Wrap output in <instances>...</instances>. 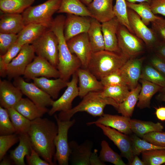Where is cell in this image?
Listing matches in <instances>:
<instances>
[{
  "mask_svg": "<svg viewBox=\"0 0 165 165\" xmlns=\"http://www.w3.org/2000/svg\"><path fill=\"white\" fill-rule=\"evenodd\" d=\"M113 2V0H93L86 6L92 17L102 23L115 17Z\"/></svg>",
  "mask_w": 165,
  "mask_h": 165,
  "instance_id": "cell-22",
  "label": "cell"
},
{
  "mask_svg": "<svg viewBox=\"0 0 165 165\" xmlns=\"http://www.w3.org/2000/svg\"><path fill=\"white\" fill-rule=\"evenodd\" d=\"M35 53L31 44L24 45L16 56L6 65L8 78L11 79L24 75L27 67L35 57Z\"/></svg>",
  "mask_w": 165,
  "mask_h": 165,
  "instance_id": "cell-9",
  "label": "cell"
},
{
  "mask_svg": "<svg viewBox=\"0 0 165 165\" xmlns=\"http://www.w3.org/2000/svg\"><path fill=\"white\" fill-rule=\"evenodd\" d=\"M117 35L121 53L129 59L135 58L143 51L141 40L119 23Z\"/></svg>",
  "mask_w": 165,
  "mask_h": 165,
  "instance_id": "cell-8",
  "label": "cell"
},
{
  "mask_svg": "<svg viewBox=\"0 0 165 165\" xmlns=\"http://www.w3.org/2000/svg\"><path fill=\"white\" fill-rule=\"evenodd\" d=\"M25 26L22 14L2 13L0 16V33L18 34Z\"/></svg>",
  "mask_w": 165,
  "mask_h": 165,
  "instance_id": "cell-26",
  "label": "cell"
},
{
  "mask_svg": "<svg viewBox=\"0 0 165 165\" xmlns=\"http://www.w3.org/2000/svg\"><path fill=\"white\" fill-rule=\"evenodd\" d=\"M58 13H66L92 17L87 6L80 0H62Z\"/></svg>",
  "mask_w": 165,
  "mask_h": 165,
  "instance_id": "cell-31",
  "label": "cell"
},
{
  "mask_svg": "<svg viewBox=\"0 0 165 165\" xmlns=\"http://www.w3.org/2000/svg\"><path fill=\"white\" fill-rule=\"evenodd\" d=\"M19 140L18 134L16 133L10 134L0 135V161L5 156L8 150Z\"/></svg>",
  "mask_w": 165,
  "mask_h": 165,
  "instance_id": "cell-45",
  "label": "cell"
},
{
  "mask_svg": "<svg viewBox=\"0 0 165 165\" xmlns=\"http://www.w3.org/2000/svg\"><path fill=\"white\" fill-rule=\"evenodd\" d=\"M0 161V165H10L11 164L10 160L5 156Z\"/></svg>",
  "mask_w": 165,
  "mask_h": 165,
  "instance_id": "cell-58",
  "label": "cell"
},
{
  "mask_svg": "<svg viewBox=\"0 0 165 165\" xmlns=\"http://www.w3.org/2000/svg\"><path fill=\"white\" fill-rule=\"evenodd\" d=\"M126 2L132 3H136L137 2H145L150 4L152 0H125Z\"/></svg>",
  "mask_w": 165,
  "mask_h": 165,
  "instance_id": "cell-59",
  "label": "cell"
},
{
  "mask_svg": "<svg viewBox=\"0 0 165 165\" xmlns=\"http://www.w3.org/2000/svg\"><path fill=\"white\" fill-rule=\"evenodd\" d=\"M151 61L152 66L165 77V61L156 56Z\"/></svg>",
  "mask_w": 165,
  "mask_h": 165,
  "instance_id": "cell-52",
  "label": "cell"
},
{
  "mask_svg": "<svg viewBox=\"0 0 165 165\" xmlns=\"http://www.w3.org/2000/svg\"><path fill=\"white\" fill-rule=\"evenodd\" d=\"M95 125L100 128L104 134L114 143L120 150L122 156L127 160L130 165L134 156L131 137L109 127L98 123Z\"/></svg>",
  "mask_w": 165,
  "mask_h": 165,
  "instance_id": "cell-11",
  "label": "cell"
},
{
  "mask_svg": "<svg viewBox=\"0 0 165 165\" xmlns=\"http://www.w3.org/2000/svg\"><path fill=\"white\" fill-rule=\"evenodd\" d=\"M143 61L142 58H134L129 59L120 69L130 90L135 88L138 84L141 73Z\"/></svg>",
  "mask_w": 165,
  "mask_h": 165,
  "instance_id": "cell-23",
  "label": "cell"
},
{
  "mask_svg": "<svg viewBox=\"0 0 165 165\" xmlns=\"http://www.w3.org/2000/svg\"><path fill=\"white\" fill-rule=\"evenodd\" d=\"M101 150L99 157L103 162H109L115 165H126L121 156L114 152L108 143L103 140L101 143Z\"/></svg>",
  "mask_w": 165,
  "mask_h": 165,
  "instance_id": "cell-38",
  "label": "cell"
},
{
  "mask_svg": "<svg viewBox=\"0 0 165 165\" xmlns=\"http://www.w3.org/2000/svg\"><path fill=\"white\" fill-rule=\"evenodd\" d=\"M91 17L67 14L64 32L67 42L74 37L83 33H87L90 25Z\"/></svg>",
  "mask_w": 165,
  "mask_h": 165,
  "instance_id": "cell-16",
  "label": "cell"
},
{
  "mask_svg": "<svg viewBox=\"0 0 165 165\" xmlns=\"http://www.w3.org/2000/svg\"><path fill=\"white\" fill-rule=\"evenodd\" d=\"M72 76L71 81L68 82L67 88L64 93L59 98L54 101L51 108L48 111L50 116H52L57 112H65L72 108V102L75 98L79 96V90L76 72Z\"/></svg>",
  "mask_w": 165,
  "mask_h": 165,
  "instance_id": "cell-14",
  "label": "cell"
},
{
  "mask_svg": "<svg viewBox=\"0 0 165 165\" xmlns=\"http://www.w3.org/2000/svg\"><path fill=\"white\" fill-rule=\"evenodd\" d=\"M141 86L138 84L135 88L130 90L124 100L119 104L116 109L119 113L128 117H131L138 100Z\"/></svg>",
  "mask_w": 165,
  "mask_h": 165,
  "instance_id": "cell-32",
  "label": "cell"
},
{
  "mask_svg": "<svg viewBox=\"0 0 165 165\" xmlns=\"http://www.w3.org/2000/svg\"><path fill=\"white\" fill-rule=\"evenodd\" d=\"M156 98L160 101H165V94L161 93L157 96Z\"/></svg>",
  "mask_w": 165,
  "mask_h": 165,
  "instance_id": "cell-60",
  "label": "cell"
},
{
  "mask_svg": "<svg viewBox=\"0 0 165 165\" xmlns=\"http://www.w3.org/2000/svg\"><path fill=\"white\" fill-rule=\"evenodd\" d=\"M58 41V63L57 68L60 78L68 82L70 77L81 67V62L75 54L70 52L64 35V28L58 26L53 31Z\"/></svg>",
  "mask_w": 165,
  "mask_h": 165,
  "instance_id": "cell-4",
  "label": "cell"
},
{
  "mask_svg": "<svg viewBox=\"0 0 165 165\" xmlns=\"http://www.w3.org/2000/svg\"><path fill=\"white\" fill-rule=\"evenodd\" d=\"M143 139L155 145L165 147V131H153L145 134Z\"/></svg>",
  "mask_w": 165,
  "mask_h": 165,
  "instance_id": "cell-47",
  "label": "cell"
},
{
  "mask_svg": "<svg viewBox=\"0 0 165 165\" xmlns=\"http://www.w3.org/2000/svg\"><path fill=\"white\" fill-rule=\"evenodd\" d=\"M119 23L116 17L101 23L105 50L115 53H121L119 46L117 35Z\"/></svg>",
  "mask_w": 165,
  "mask_h": 165,
  "instance_id": "cell-21",
  "label": "cell"
},
{
  "mask_svg": "<svg viewBox=\"0 0 165 165\" xmlns=\"http://www.w3.org/2000/svg\"><path fill=\"white\" fill-rule=\"evenodd\" d=\"M129 88L127 85H117L104 87L100 91L103 97L111 98L118 104L122 102L129 94Z\"/></svg>",
  "mask_w": 165,
  "mask_h": 165,
  "instance_id": "cell-36",
  "label": "cell"
},
{
  "mask_svg": "<svg viewBox=\"0 0 165 165\" xmlns=\"http://www.w3.org/2000/svg\"><path fill=\"white\" fill-rule=\"evenodd\" d=\"M62 0H47L40 4L31 6L22 13L25 25L31 23L45 24L51 25L52 16L57 12Z\"/></svg>",
  "mask_w": 165,
  "mask_h": 165,
  "instance_id": "cell-5",
  "label": "cell"
},
{
  "mask_svg": "<svg viewBox=\"0 0 165 165\" xmlns=\"http://www.w3.org/2000/svg\"><path fill=\"white\" fill-rule=\"evenodd\" d=\"M130 124L132 132L141 138L145 134L152 132L162 131L164 128L159 122L154 123L135 119H130Z\"/></svg>",
  "mask_w": 165,
  "mask_h": 165,
  "instance_id": "cell-33",
  "label": "cell"
},
{
  "mask_svg": "<svg viewBox=\"0 0 165 165\" xmlns=\"http://www.w3.org/2000/svg\"><path fill=\"white\" fill-rule=\"evenodd\" d=\"M126 4L127 7L136 13L143 22L147 26L160 17L153 13L151 9L150 4L148 2H144L136 4L126 2Z\"/></svg>",
  "mask_w": 165,
  "mask_h": 165,
  "instance_id": "cell-35",
  "label": "cell"
},
{
  "mask_svg": "<svg viewBox=\"0 0 165 165\" xmlns=\"http://www.w3.org/2000/svg\"><path fill=\"white\" fill-rule=\"evenodd\" d=\"M157 56L165 61V42H160L156 49Z\"/></svg>",
  "mask_w": 165,
  "mask_h": 165,
  "instance_id": "cell-54",
  "label": "cell"
},
{
  "mask_svg": "<svg viewBox=\"0 0 165 165\" xmlns=\"http://www.w3.org/2000/svg\"><path fill=\"white\" fill-rule=\"evenodd\" d=\"M23 46L15 42L3 55H0L5 64H9L18 55Z\"/></svg>",
  "mask_w": 165,
  "mask_h": 165,
  "instance_id": "cell-49",
  "label": "cell"
},
{
  "mask_svg": "<svg viewBox=\"0 0 165 165\" xmlns=\"http://www.w3.org/2000/svg\"><path fill=\"white\" fill-rule=\"evenodd\" d=\"M27 162L29 165H50L49 163L42 159L38 154L33 148L30 155L26 156Z\"/></svg>",
  "mask_w": 165,
  "mask_h": 165,
  "instance_id": "cell-50",
  "label": "cell"
},
{
  "mask_svg": "<svg viewBox=\"0 0 165 165\" xmlns=\"http://www.w3.org/2000/svg\"><path fill=\"white\" fill-rule=\"evenodd\" d=\"M130 119V117L123 115L104 113L96 121L88 122L86 124L90 126L97 123L100 124L128 135L132 132L131 129Z\"/></svg>",
  "mask_w": 165,
  "mask_h": 165,
  "instance_id": "cell-19",
  "label": "cell"
},
{
  "mask_svg": "<svg viewBox=\"0 0 165 165\" xmlns=\"http://www.w3.org/2000/svg\"><path fill=\"white\" fill-rule=\"evenodd\" d=\"M76 72L79 83V96L80 98L90 92L101 91L103 90L104 86L100 81L87 69L80 68Z\"/></svg>",
  "mask_w": 165,
  "mask_h": 165,
  "instance_id": "cell-18",
  "label": "cell"
},
{
  "mask_svg": "<svg viewBox=\"0 0 165 165\" xmlns=\"http://www.w3.org/2000/svg\"><path fill=\"white\" fill-rule=\"evenodd\" d=\"M155 114L157 118L161 121H165V106L155 108Z\"/></svg>",
  "mask_w": 165,
  "mask_h": 165,
  "instance_id": "cell-55",
  "label": "cell"
},
{
  "mask_svg": "<svg viewBox=\"0 0 165 165\" xmlns=\"http://www.w3.org/2000/svg\"><path fill=\"white\" fill-rule=\"evenodd\" d=\"M16 131L12 123L8 110L0 106V135L14 134Z\"/></svg>",
  "mask_w": 165,
  "mask_h": 165,
  "instance_id": "cell-43",
  "label": "cell"
},
{
  "mask_svg": "<svg viewBox=\"0 0 165 165\" xmlns=\"http://www.w3.org/2000/svg\"><path fill=\"white\" fill-rule=\"evenodd\" d=\"M87 34L93 53L105 50V43L101 23L91 17L90 25Z\"/></svg>",
  "mask_w": 165,
  "mask_h": 165,
  "instance_id": "cell-29",
  "label": "cell"
},
{
  "mask_svg": "<svg viewBox=\"0 0 165 165\" xmlns=\"http://www.w3.org/2000/svg\"><path fill=\"white\" fill-rule=\"evenodd\" d=\"M6 65L0 56V75L2 77H5L7 75Z\"/></svg>",
  "mask_w": 165,
  "mask_h": 165,
  "instance_id": "cell-56",
  "label": "cell"
},
{
  "mask_svg": "<svg viewBox=\"0 0 165 165\" xmlns=\"http://www.w3.org/2000/svg\"><path fill=\"white\" fill-rule=\"evenodd\" d=\"M31 44L37 56L46 59L57 68L58 41L57 36L50 28Z\"/></svg>",
  "mask_w": 165,
  "mask_h": 165,
  "instance_id": "cell-6",
  "label": "cell"
},
{
  "mask_svg": "<svg viewBox=\"0 0 165 165\" xmlns=\"http://www.w3.org/2000/svg\"><path fill=\"white\" fill-rule=\"evenodd\" d=\"M150 5L154 14H160L165 16V0H152Z\"/></svg>",
  "mask_w": 165,
  "mask_h": 165,
  "instance_id": "cell-51",
  "label": "cell"
},
{
  "mask_svg": "<svg viewBox=\"0 0 165 165\" xmlns=\"http://www.w3.org/2000/svg\"><path fill=\"white\" fill-rule=\"evenodd\" d=\"M10 118L17 134L27 133L31 121L20 114L14 108L7 109Z\"/></svg>",
  "mask_w": 165,
  "mask_h": 165,
  "instance_id": "cell-37",
  "label": "cell"
},
{
  "mask_svg": "<svg viewBox=\"0 0 165 165\" xmlns=\"http://www.w3.org/2000/svg\"><path fill=\"white\" fill-rule=\"evenodd\" d=\"M130 165H146L144 162L141 160L138 155L134 156L133 160Z\"/></svg>",
  "mask_w": 165,
  "mask_h": 165,
  "instance_id": "cell-57",
  "label": "cell"
},
{
  "mask_svg": "<svg viewBox=\"0 0 165 165\" xmlns=\"http://www.w3.org/2000/svg\"><path fill=\"white\" fill-rule=\"evenodd\" d=\"M151 23L152 29L159 41L165 42V19L160 17Z\"/></svg>",
  "mask_w": 165,
  "mask_h": 165,
  "instance_id": "cell-48",
  "label": "cell"
},
{
  "mask_svg": "<svg viewBox=\"0 0 165 165\" xmlns=\"http://www.w3.org/2000/svg\"><path fill=\"white\" fill-rule=\"evenodd\" d=\"M54 118L58 127V132L54 140L56 147L54 163L56 164L57 162L60 165H68L70 153L68 141V133L69 129L75 123V120H61L56 115H54Z\"/></svg>",
  "mask_w": 165,
  "mask_h": 165,
  "instance_id": "cell-7",
  "label": "cell"
},
{
  "mask_svg": "<svg viewBox=\"0 0 165 165\" xmlns=\"http://www.w3.org/2000/svg\"><path fill=\"white\" fill-rule=\"evenodd\" d=\"M100 81L104 87L127 85L126 79L120 69L102 78Z\"/></svg>",
  "mask_w": 165,
  "mask_h": 165,
  "instance_id": "cell-44",
  "label": "cell"
},
{
  "mask_svg": "<svg viewBox=\"0 0 165 165\" xmlns=\"http://www.w3.org/2000/svg\"><path fill=\"white\" fill-rule=\"evenodd\" d=\"M70 153L69 162L72 165H90V159L92 152L93 144L86 140L79 145L76 141L69 142Z\"/></svg>",
  "mask_w": 165,
  "mask_h": 165,
  "instance_id": "cell-17",
  "label": "cell"
},
{
  "mask_svg": "<svg viewBox=\"0 0 165 165\" xmlns=\"http://www.w3.org/2000/svg\"><path fill=\"white\" fill-rule=\"evenodd\" d=\"M141 89L138 96L137 107L140 109L149 108L153 96L160 91L162 87L147 80L141 79Z\"/></svg>",
  "mask_w": 165,
  "mask_h": 165,
  "instance_id": "cell-30",
  "label": "cell"
},
{
  "mask_svg": "<svg viewBox=\"0 0 165 165\" xmlns=\"http://www.w3.org/2000/svg\"><path fill=\"white\" fill-rule=\"evenodd\" d=\"M82 101L76 106L65 112H60L57 116L60 120H71L76 113L86 112L94 117H101L104 113V110L108 105L113 106L116 109L119 104L112 99L102 96L99 92H90L84 96Z\"/></svg>",
  "mask_w": 165,
  "mask_h": 165,
  "instance_id": "cell-2",
  "label": "cell"
},
{
  "mask_svg": "<svg viewBox=\"0 0 165 165\" xmlns=\"http://www.w3.org/2000/svg\"><path fill=\"white\" fill-rule=\"evenodd\" d=\"M127 14L129 24L133 33L146 45L151 46L160 42L152 29L143 22L136 13L127 7Z\"/></svg>",
  "mask_w": 165,
  "mask_h": 165,
  "instance_id": "cell-13",
  "label": "cell"
},
{
  "mask_svg": "<svg viewBox=\"0 0 165 165\" xmlns=\"http://www.w3.org/2000/svg\"><path fill=\"white\" fill-rule=\"evenodd\" d=\"M160 91L161 93L165 94V86L162 87Z\"/></svg>",
  "mask_w": 165,
  "mask_h": 165,
  "instance_id": "cell-62",
  "label": "cell"
},
{
  "mask_svg": "<svg viewBox=\"0 0 165 165\" xmlns=\"http://www.w3.org/2000/svg\"><path fill=\"white\" fill-rule=\"evenodd\" d=\"M128 59L122 53L105 50L93 53L87 69L100 80L119 69Z\"/></svg>",
  "mask_w": 165,
  "mask_h": 165,
  "instance_id": "cell-3",
  "label": "cell"
},
{
  "mask_svg": "<svg viewBox=\"0 0 165 165\" xmlns=\"http://www.w3.org/2000/svg\"><path fill=\"white\" fill-rule=\"evenodd\" d=\"M35 2V0H0L2 13L22 14Z\"/></svg>",
  "mask_w": 165,
  "mask_h": 165,
  "instance_id": "cell-34",
  "label": "cell"
},
{
  "mask_svg": "<svg viewBox=\"0 0 165 165\" xmlns=\"http://www.w3.org/2000/svg\"><path fill=\"white\" fill-rule=\"evenodd\" d=\"M51 25L38 23L27 24L17 34L16 42L22 46L27 44H31L50 29Z\"/></svg>",
  "mask_w": 165,
  "mask_h": 165,
  "instance_id": "cell-24",
  "label": "cell"
},
{
  "mask_svg": "<svg viewBox=\"0 0 165 165\" xmlns=\"http://www.w3.org/2000/svg\"><path fill=\"white\" fill-rule=\"evenodd\" d=\"M24 75L25 78L31 79L39 76L55 78L60 77L56 68L46 59L38 56H35L27 67Z\"/></svg>",
  "mask_w": 165,
  "mask_h": 165,
  "instance_id": "cell-15",
  "label": "cell"
},
{
  "mask_svg": "<svg viewBox=\"0 0 165 165\" xmlns=\"http://www.w3.org/2000/svg\"><path fill=\"white\" fill-rule=\"evenodd\" d=\"M71 53L80 60L82 68L87 69L93 51L87 33H83L70 39L67 42Z\"/></svg>",
  "mask_w": 165,
  "mask_h": 165,
  "instance_id": "cell-12",
  "label": "cell"
},
{
  "mask_svg": "<svg viewBox=\"0 0 165 165\" xmlns=\"http://www.w3.org/2000/svg\"><path fill=\"white\" fill-rule=\"evenodd\" d=\"M98 150L94 149L91 154L90 159V165H105V163L100 160L97 154Z\"/></svg>",
  "mask_w": 165,
  "mask_h": 165,
  "instance_id": "cell-53",
  "label": "cell"
},
{
  "mask_svg": "<svg viewBox=\"0 0 165 165\" xmlns=\"http://www.w3.org/2000/svg\"><path fill=\"white\" fill-rule=\"evenodd\" d=\"M14 79V85L37 106L42 108L52 106L54 101L53 99L33 82H27L20 76Z\"/></svg>",
  "mask_w": 165,
  "mask_h": 165,
  "instance_id": "cell-10",
  "label": "cell"
},
{
  "mask_svg": "<svg viewBox=\"0 0 165 165\" xmlns=\"http://www.w3.org/2000/svg\"><path fill=\"white\" fill-rule=\"evenodd\" d=\"M113 11L115 17L119 23L126 27L130 32L134 34L129 22L127 7L125 0H116L115 4L113 6Z\"/></svg>",
  "mask_w": 165,
  "mask_h": 165,
  "instance_id": "cell-41",
  "label": "cell"
},
{
  "mask_svg": "<svg viewBox=\"0 0 165 165\" xmlns=\"http://www.w3.org/2000/svg\"><path fill=\"white\" fill-rule=\"evenodd\" d=\"M57 132V125L47 118L41 117L31 121L27 133L33 148L50 165L55 164L54 140Z\"/></svg>",
  "mask_w": 165,
  "mask_h": 165,
  "instance_id": "cell-1",
  "label": "cell"
},
{
  "mask_svg": "<svg viewBox=\"0 0 165 165\" xmlns=\"http://www.w3.org/2000/svg\"><path fill=\"white\" fill-rule=\"evenodd\" d=\"M142 160L146 165L165 164V148L148 150L141 153Z\"/></svg>",
  "mask_w": 165,
  "mask_h": 165,
  "instance_id": "cell-39",
  "label": "cell"
},
{
  "mask_svg": "<svg viewBox=\"0 0 165 165\" xmlns=\"http://www.w3.org/2000/svg\"><path fill=\"white\" fill-rule=\"evenodd\" d=\"M14 108L31 121L41 117L48 111L46 108L38 106L28 98H22Z\"/></svg>",
  "mask_w": 165,
  "mask_h": 165,
  "instance_id": "cell-27",
  "label": "cell"
},
{
  "mask_svg": "<svg viewBox=\"0 0 165 165\" xmlns=\"http://www.w3.org/2000/svg\"><path fill=\"white\" fill-rule=\"evenodd\" d=\"M33 83L38 87L49 95L53 99H56L60 90L67 86V81L60 78L55 79L41 77L33 78Z\"/></svg>",
  "mask_w": 165,
  "mask_h": 165,
  "instance_id": "cell-25",
  "label": "cell"
},
{
  "mask_svg": "<svg viewBox=\"0 0 165 165\" xmlns=\"http://www.w3.org/2000/svg\"><path fill=\"white\" fill-rule=\"evenodd\" d=\"M84 5L87 6L93 0H80Z\"/></svg>",
  "mask_w": 165,
  "mask_h": 165,
  "instance_id": "cell-61",
  "label": "cell"
},
{
  "mask_svg": "<svg viewBox=\"0 0 165 165\" xmlns=\"http://www.w3.org/2000/svg\"><path fill=\"white\" fill-rule=\"evenodd\" d=\"M19 143L14 149L10 151V157L17 165H25L24 158L30 154L32 148L27 133L18 134Z\"/></svg>",
  "mask_w": 165,
  "mask_h": 165,
  "instance_id": "cell-28",
  "label": "cell"
},
{
  "mask_svg": "<svg viewBox=\"0 0 165 165\" xmlns=\"http://www.w3.org/2000/svg\"><path fill=\"white\" fill-rule=\"evenodd\" d=\"M143 79L162 87L165 86V77L153 66H145L141 72L140 79Z\"/></svg>",
  "mask_w": 165,
  "mask_h": 165,
  "instance_id": "cell-40",
  "label": "cell"
},
{
  "mask_svg": "<svg viewBox=\"0 0 165 165\" xmlns=\"http://www.w3.org/2000/svg\"><path fill=\"white\" fill-rule=\"evenodd\" d=\"M132 141V149L134 155L138 156L143 152L152 150L165 148L155 145L146 140L140 138L136 134L131 137Z\"/></svg>",
  "mask_w": 165,
  "mask_h": 165,
  "instance_id": "cell-42",
  "label": "cell"
},
{
  "mask_svg": "<svg viewBox=\"0 0 165 165\" xmlns=\"http://www.w3.org/2000/svg\"><path fill=\"white\" fill-rule=\"evenodd\" d=\"M20 90L8 81L0 80V106L8 109L14 108L22 98Z\"/></svg>",
  "mask_w": 165,
  "mask_h": 165,
  "instance_id": "cell-20",
  "label": "cell"
},
{
  "mask_svg": "<svg viewBox=\"0 0 165 165\" xmlns=\"http://www.w3.org/2000/svg\"><path fill=\"white\" fill-rule=\"evenodd\" d=\"M18 38L17 34L0 32V54L4 55L15 42Z\"/></svg>",
  "mask_w": 165,
  "mask_h": 165,
  "instance_id": "cell-46",
  "label": "cell"
}]
</instances>
